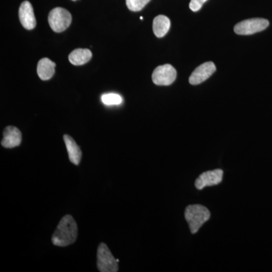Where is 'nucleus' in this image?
I'll return each mask as SVG.
<instances>
[{"label": "nucleus", "mask_w": 272, "mask_h": 272, "mask_svg": "<svg viewBox=\"0 0 272 272\" xmlns=\"http://www.w3.org/2000/svg\"><path fill=\"white\" fill-rule=\"evenodd\" d=\"M77 222L72 216L66 215L61 219L52 235V241L57 247H67L73 245L77 240Z\"/></svg>", "instance_id": "f257e3e1"}, {"label": "nucleus", "mask_w": 272, "mask_h": 272, "mask_svg": "<svg viewBox=\"0 0 272 272\" xmlns=\"http://www.w3.org/2000/svg\"><path fill=\"white\" fill-rule=\"evenodd\" d=\"M185 217L189 223L191 232L195 234L202 225L207 222L210 218L209 209L200 204L190 205L185 213Z\"/></svg>", "instance_id": "f03ea898"}, {"label": "nucleus", "mask_w": 272, "mask_h": 272, "mask_svg": "<svg viewBox=\"0 0 272 272\" xmlns=\"http://www.w3.org/2000/svg\"><path fill=\"white\" fill-rule=\"evenodd\" d=\"M119 259H116L109 250L108 246L102 243L98 247L97 266L101 272H116L119 271Z\"/></svg>", "instance_id": "7ed1b4c3"}, {"label": "nucleus", "mask_w": 272, "mask_h": 272, "mask_svg": "<svg viewBox=\"0 0 272 272\" xmlns=\"http://www.w3.org/2000/svg\"><path fill=\"white\" fill-rule=\"evenodd\" d=\"M48 21L52 31L56 33H62L71 25L72 17L67 9L57 7L49 12Z\"/></svg>", "instance_id": "20e7f679"}, {"label": "nucleus", "mask_w": 272, "mask_h": 272, "mask_svg": "<svg viewBox=\"0 0 272 272\" xmlns=\"http://www.w3.org/2000/svg\"><path fill=\"white\" fill-rule=\"evenodd\" d=\"M269 25V21L264 18H251L236 24L234 32L238 35H252L264 31Z\"/></svg>", "instance_id": "39448f33"}, {"label": "nucleus", "mask_w": 272, "mask_h": 272, "mask_svg": "<svg viewBox=\"0 0 272 272\" xmlns=\"http://www.w3.org/2000/svg\"><path fill=\"white\" fill-rule=\"evenodd\" d=\"M176 76V71L172 65H164L155 68L152 80L158 85H169L175 81Z\"/></svg>", "instance_id": "423d86ee"}, {"label": "nucleus", "mask_w": 272, "mask_h": 272, "mask_svg": "<svg viewBox=\"0 0 272 272\" xmlns=\"http://www.w3.org/2000/svg\"><path fill=\"white\" fill-rule=\"evenodd\" d=\"M222 177L223 171L222 169H214L203 172L195 181L196 189L201 190L207 186H217L222 183Z\"/></svg>", "instance_id": "0eeeda50"}, {"label": "nucleus", "mask_w": 272, "mask_h": 272, "mask_svg": "<svg viewBox=\"0 0 272 272\" xmlns=\"http://www.w3.org/2000/svg\"><path fill=\"white\" fill-rule=\"evenodd\" d=\"M216 71L217 68L214 62H206L194 70L189 78V82L191 85H198L209 78Z\"/></svg>", "instance_id": "6e6552de"}, {"label": "nucleus", "mask_w": 272, "mask_h": 272, "mask_svg": "<svg viewBox=\"0 0 272 272\" xmlns=\"http://www.w3.org/2000/svg\"><path fill=\"white\" fill-rule=\"evenodd\" d=\"M18 15H19L21 24L25 29L31 31L35 28L37 21H36L35 15H34V9L29 2L24 1L21 3Z\"/></svg>", "instance_id": "1a4fd4ad"}, {"label": "nucleus", "mask_w": 272, "mask_h": 272, "mask_svg": "<svg viewBox=\"0 0 272 272\" xmlns=\"http://www.w3.org/2000/svg\"><path fill=\"white\" fill-rule=\"evenodd\" d=\"M21 140H22V135L21 131L17 127L9 126L6 127L3 132V138L1 141V144L6 148H13L21 144Z\"/></svg>", "instance_id": "9d476101"}, {"label": "nucleus", "mask_w": 272, "mask_h": 272, "mask_svg": "<svg viewBox=\"0 0 272 272\" xmlns=\"http://www.w3.org/2000/svg\"><path fill=\"white\" fill-rule=\"evenodd\" d=\"M63 138L67 150H68V158H69L70 161L76 166H78L81 161L82 156L80 147H79L78 144L76 143L72 137L68 136V135H65Z\"/></svg>", "instance_id": "9b49d317"}, {"label": "nucleus", "mask_w": 272, "mask_h": 272, "mask_svg": "<svg viewBox=\"0 0 272 272\" xmlns=\"http://www.w3.org/2000/svg\"><path fill=\"white\" fill-rule=\"evenodd\" d=\"M55 63L47 58L41 59L37 65V74L42 80H49L53 77Z\"/></svg>", "instance_id": "f8f14e48"}, {"label": "nucleus", "mask_w": 272, "mask_h": 272, "mask_svg": "<svg viewBox=\"0 0 272 272\" xmlns=\"http://www.w3.org/2000/svg\"><path fill=\"white\" fill-rule=\"evenodd\" d=\"M91 51L88 49H74L68 56L70 62L72 65L79 66V65H85L87 62H89L92 58Z\"/></svg>", "instance_id": "ddd939ff"}, {"label": "nucleus", "mask_w": 272, "mask_h": 272, "mask_svg": "<svg viewBox=\"0 0 272 272\" xmlns=\"http://www.w3.org/2000/svg\"><path fill=\"white\" fill-rule=\"evenodd\" d=\"M170 27V20L165 15H158L154 19L153 31L158 38L164 37Z\"/></svg>", "instance_id": "4468645a"}, {"label": "nucleus", "mask_w": 272, "mask_h": 272, "mask_svg": "<svg viewBox=\"0 0 272 272\" xmlns=\"http://www.w3.org/2000/svg\"><path fill=\"white\" fill-rule=\"evenodd\" d=\"M102 101L105 105H119L123 102V99L119 95L115 93L104 94L102 96Z\"/></svg>", "instance_id": "2eb2a0df"}, {"label": "nucleus", "mask_w": 272, "mask_h": 272, "mask_svg": "<svg viewBox=\"0 0 272 272\" xmlns=\"http://www.w3.org/2000/svg\"><path fill=\"white\" fill-rule=\"evenodd\" d=\"M150 0H126L127 8L132 12H139Z\"/></svg>", "instance_id": "dca6fc26"}, {"label": "nucleus", "mask_w": 272, "mask_h": 272, "mask_svg": "<svg viewBox=\"0 0 272 272\" xmlns=\"http://www.w3.org/2000/svg\"><path fill=\"white\" fill-rule=\"evenodd\" d=\"M206 1L207 0H191L189 7L193 12H197L201 9L202 6Z\"/></svg>", "instance_id": "f3484780"}, {"label": "nucleus", "mask_w": 272, "mask_h": 272, "mask_svg": "<svg viewBox=\"0 0 272 272\" xmlns=\"http://www.w3.org/2000/svg\"><path fill=\"white\" fill-rule=\"evenodd\" d=\"M140 19L143 20V17H140Z\"/></svg>", "instance_id": "a211bd4d"}]
</instances>
